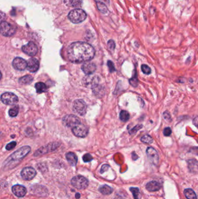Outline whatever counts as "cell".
Returning a JSON list of instances; mask_svg holds the SVG:
<instances>
[{
    "label": "cell",
    "instance_id": "obj_1",
    "mask_svg": "<svg viewBox=\"0 0 198 199\" xmlns=\"http://www.w3.org/2000/svg\"><path fill=\"white\" fill-rule=\"evenodd\" d=\"M95 51L94 47L86 42L78 41L71 44L68 48L69 60L73 63L87 62L94 57Z\"/></svg>",
    "mask_w": 198,
    "mask_h": 199
},
{
    "label": "cell",
    "instance_id": "obj_2",
    "mask_svg": "<svg viewBox=\"0 0 198 199\" xmlns=\"http://www.w3.org/2000/svg\"><path fill=\"white\" fill-rule=\"evenodd\" d=\"M30 150L31 148L28 146L20 148L16 152L12 153L4 161V167L8 168H12L15 167L29 153Z\"/></svg>",
    "mask_w": 198,
    "mask_h": 199
},
{
    "label": "cell",
    "instance_id": "obj_3",
    "mask_svg": "<svg viewBox=\"0 0 198 199\" xmlns=\"http://www.w3.org/2000/svg\"><path fill=\"white\" fill-rule=\"evenodd\" d=\"M68 18L73 24L82 23L87 18V13L82 9L77 8L72 10L69 15Z\"/></svg>",
    "mask_w": 198,
    "mask_h": 199
},
{
    "label": "cell",
    "instance_id": "obj_4",
    "mask_svg": "<svg viewBox=\"0 0 198 199\" xmlns=\"http://www.w3.org/2000/svg\"><path fill=\"white\" fill-rule=\"evenodd\" d=\"M71 183L76 189L82 190L87 187L88 181L82 176H77L72 179Z\"/></svg>",
    "mask_w": 198,
    "mask_h": 199
},
{
    "label": "cell",
    "instance_id": "obj_5",
    "mask_svg": "<svg viewBox=\"0 0 198 199\" xmlns=\"http://www.w3.org/2000/svg\"><path fill=\"white\" fill-rule=\"evenodd\" d=\"M0 30L1 35L6 37L12 36L16 32V28L14 26L5 21L1 22Z\"/></svg>",
    "mask_w": 198,
    "mask_h": 199
},
{
    "label": "cell",
    "instance_id": "obj_6",
    "mask_svg": "<svg viewBox=\"0 0 198 199\" xmlns=\"http://www.w3.org/2000/svg\"><path fill=\"white\" fill-rule=\"evenodd\" d=\"M62 122L65 126L73 128L77 124L80 123V120L79 117H77L76 115L70 114L66 115L63 118Z\"/></svg>",
    "mask_w": 198,
    "mask_h": 199
},
{
    "label": "cell",
    "instance_id": "obj_7",
    "mask_svg": "<svg viewBox=\"0 0 198 199\" xmlns=\"http://www.w3.org/2000/svg\"><path fill=\"white\" fill-rule=\"evenodd\" d=\"M1 101L6 105H14L19 101L17 96L11 92H6L1 96Z\"/></svg>",
    "mask_w": 198,
    "mask_h": 199
},
{
    "label": "cell",
    "instance_id": "obj_8",
    "mask_svg": "<svg viewBox=\"0 0 198 199\" xmlns=\"http://www.w3.org/2000/svg\"><path fill=\"white\" fill-rule=\"evenodd\" d=\"M72 130L73 133L79 137H85L88 133L87 127L82 123L77 124L75 127L72 128Z\"/></svg>",
    "mask_w": 198,
    "mask_h": 199
},
{
    "label": "cell",
    "instance_id": "obj_9",
    "mask_svg": "<svg viewBox=\"0 0 198 199\" xmlns=\"http://www.w3.org/2000/svg\"><path fill=\"white\" fill-rule=\"evenodd\" d=\"M87 108L86 103L82 100H76L74 102V111L81 116H83L86 114Z\"/></svg>",
    "mask_w": 198,
    "mask_h": 199
},
{
    "label": "cell",
    "instance_id": "obj_10",
    "mask_svg": "<svg viewBox=\"0 0 198 199\" xmlns=\"http://www.w3.org/2000/svg\"><path fill=\"white\" fill-rule=\"evenodd\" d=\"M22 50L24 53L31 57L35 56L38 52L37 46L35 43L32 41H30L27 44L24 46L22 48Z\"/></svg>",
    "mask_w": 198,
    "mask_h": 199
},
{
    "label": "cell",
    "instance_id": "obj_11",
    "mask_svg": "<svg viewBox=\"0 0 198 199\" xmlns=\"http://www.w3.org/2000/svg\"><path fill=\"white\" fill-rule=\"evenodd\" d=\"M59 144L58 143H50V145H47V146L42 147H41L40 149L37 150L35 153V156H38L42 154H46L48 152H53L57 149V148L59 147Z\"/></svg>",
    "mask_w": 198,
    "mask_h": 199
},
{
    "label": "cell",
    "instance_id": "obj_12",
    "mask_svg": "<svg viewBox=\"0 0 198 199\" xmlns=\"http://www.w3.org/2000/svg\"><path fill=\"white\" fill-rule=\"evenodd\" d=\"M146 152L151 163L154 165H157L159 163V155L157 151L154 148L149 147L147 148Z\"/></svg>",
    "mask_w": 198,
    "mask_h": 199
},
{
    "label": "cell",
    "instance_id": "obj_13",
    "mask_svg": "<svg viewBox=\"0 0 198 199\" xmlns=\"http://www.w3.org/2000/svg\"><path fill=\"white\" fill-rule=\"evenodd\" d=\"M35 170L31 167H25L21 172V176L25 181H30L36 175Z\"/></svg>",
    "mask_w": 198,
    "mask_h": 199
},
{
    "label": "cell",
    "instance_id": "obj_14",
    "mask_svg": "<svg viewBox=\"0 0 198 199\" xmlns=\"http://www.w3.org/2000/svg\"><path fill=\"white\" fill-rule=\"evenodd\" d=\"M12 66L16 70H24L28 68V62L22 58L16 57L13 60Z\"/></svg>",
    "mask_w": 198,
    "mask_h": 199
},
{
    "label": "cell",
    "instance_id": "obj_15",
    "mask_svg": "<svg viewBox=\"0 0 198 199\" xmlns=\"http://www.w3.org/2000/svg\"><path fill=\"white\" fill-rule=\"evenodd\" d=\"M85 86L89 88H95L98 85V79L95 76H88L83 79Z\"/></svg>",
    "mask_w": 198,
    "mask_h": 199
},
{
    "label": "cell",
    "instance_id": "obj_16",
    "mask_svg": "<svg viewBox=\"0 0 198 199\" xmlns=\"http://www.w3.org/2000/svg\"><path fill=\"white\" fill-rule=\"evenodd\" d=\"M82 69L86 75H90L95 72L97 66L94 63L87 62L82 65Z\"/></svg>",
    "mask_w": 198,
    "mask_h": 199
},
{
    "label": "cell",
    "instance_id": "obj_17",
    "mask_svg": "<svg viewBox=\"0 0 198 199\" xmlns=\"http://www.w3.org/2000/svg\"><path fill=\"white\" fill-rule=\"evenodd\" d=\"M12 192L19 197H24L27 193L26 188L22 185H15L12 188Z\"/></svg>",
    "mask_w": 198,
    "mask_h": 199
},
{
    "label": "cell",
    "instance_id": "obj_18",
    "mask_svg": "<svg viewBox=\"0 0 198 199\" xmlns=\"http://www.w3.org/2000/svg\"><path fill=\"white\" fill-rule=\"evenodd\" d=\"M40 63L38 60L35 58H31L28 61L27 69L31 72H35L38 69Z\"/></svg>",
    "mask_w": 198,
    "mask_h": 199
},
{
    "label": "cell",
    "instance_id": "obj_19",
    "mask_svg": "<svg viewBox=\"0 0 198 199\" xmlns=\"http://www.w3.org/2000/svg\"><path fill=\"white\" fill-rule=\"evenodd\" d=\"M188 168L192 173H198V161L194 159L189 160L188 161Z\"/></svg>",
    "mask_w": 198,
    "mask_h": 199
},
{
    "label": "cell",
    "instance_id": "obj_20",
    "mask_svg": "<svg viewBox=\"0 0 198 199\" xmlns=\"http://www.w3.org/2000/svg\"><path fill=\"white\" fill-rule=\"evenodd\" d=\"M161 184L156 181H151L146 184V188L149 192H155L160 189Z\"/></svg>",
    "mask_w": 198,
    "mask_h": 199
},
{
    "label": "cell",
    "instance_id": "obj_21",
    "mask_svg": "<svg viewBox=\"0 0 198 199\" xmlns=\"http://www.w3.org/2000/svg\"><path fill=\"white\" fill-rule=\"evenodd\" d=\"M66 159L68 161V163H69L71 166H75L77 161H78V158L75 153L72 152H68L66 154Z\"/></svg>",
    "mask_w": 198,
    "mask_h": 199
},
{
    "label": "cell",
    "instance_id": "obj_22",
    "mask_svg": "<svg viewBox=\"0 0 198 199\" xmlns=\"http://www.w3.org/2000/svg\"><path fill=\"white\" fill-rule=\"evenodd\" d=\"M64 4L68 7L75 8L82 6V0H63Z\"/></svg>",
    "mask_w": 198,
    "mask_h": 199
},
{
    "label": "cell",
    "instance_id": "obj_23",
    "mask_svg": "<svg viewBox=\"0 0 198 199\" xmlns=\"http://www.w3.org/2000/svg\"><path fill=\"white\" fill-rule=\"evenodd\" d=\"M35 88L36 89V92L38 93H42L46 92L48 90L47 86L42 82H38L35 84Z\"/></svg>",
    "mask_w": 198,
    "mask_h": 199
},
{
    "label": "cell",
    "instance_id": "obj_24",
    "mask_svg": "<svg viewBox=\"0 0 198 199\" xmlns=\"http://www.w3.org/2000/svg\"><path fill=\"white\" fill-rule=\"evenodd\" d=\"M33 80V77L31 75H26L20 77L19 79V82L21 84H29Z\"/></svg>",
    "mask_w": 198,
    "mask_h": 199
},
{
    "label": "cell",
    "instance_id": "obj_25",
    "mask_svg": "<svg viewBox=\"0 0 198 199\" xmlns=\"http://www.w3.org/2000/svg\"><path fill=\"white\" fill-rule=\"evenodd\" d=\"M184 194L187 199H197L196 193L191 189H186L184 190Z\"/></svg>",
    "mask_w": 198,
    "mask_h": 199
},
{
    "label": "cell",
    "instance_id": "obj_26",
    "mask_svg": "<svg viewBox=\"0 0 198 199\" xmlns=\"http://www.w3.org/2000/svg\"><path fill=\"white\" fill-rule=\"evenodd\" d=\"M99 191L104 195H109L112 193L113 189L108 185H104L99 187Z\"/></svg>",
    "mask_w": 198,
    "mask_h": 199
},
{
    "label": "cell",
    "instance_id": "obj_27",
    "mask_svg": "<svg viewBox=\"0 0 198 199\" xmlns=\"http://www.w3.org/2000/svg\"><path fill=\"white\" fill-rule=\"evenodd\" d=\"M131 192L133 193L134 199H141V194L140 193V189L138 187H131L130 189Z\"/></svg>",
    "mask_w": 198,
    "mask_h": 199
},
{
    "label": "cell",
    "instance_id": "obj_28",
    "mask_svg": "<svg viewBox=\"0 0 198 199\" xmlns=\"http://www.w3.org/2000/svg\"><path fill=\"white\" fill-rule=\"evenodd\" d=\"M97 4L98 9L100 12L102 13L103 14H106L108 12V10L107 6H106V5L104 2L98 1V2H97Z\"/></svg>",
    "mask_w": 198,
    "mask_h": 199
},
{
    "label": "cell",
    "instance_id": "obj_29",
    "mask_svg": "<svg viewBox=\"0 0 198 199\" xmlns=\"http://www.w3.org/2000/svg\"><path fill=\"white\" fill-rule=\"evenodd\" d=\"M120 119L123 122H127L130 119V114L128 112L123 110L120 113Z\"/></svg>",
    "mask_w": 198,
    "mask_h": 199
},
{
    "label": "cell",
    "instance_id": "obj_30",
    "mask_svg": "<svg viewBox=\"0 0 198 199\" xmlns=\"http://www.w3.org/2000/svg\"><path fill=\"white\" fill-rule=\"evenodd\" d=\"M19 106H15L11 108L9 111V115L11 117H15L18 115L19 112Z\"/></svg>",
    "mask_w": 198,
    "mask_h": 199
},
{
    "label": "cell",
    "instance_id": "obj_31",
    "mask_svg": "<svg viewBox=\"0 0 198 199\" xmlns=\"http://www.w3.org/2000/svg\"><path fill=\"white\" fill-rule=\"evenodd\" d=\"M141 141L146 144H151L153 143V139L150 135H145L141 137Z\"/></svg>",
    "mask_w": 198,
    "mask_h": 199
},
{
    "label": "cell",
    "instance_id": "obj_32",
    "mask_svg": "<svg viewBox=\"0 0 198 199\" xmlns=\"http://www.w3.org/2000/svg\"><path fill=\"white\" fill-rule=\"evenodd\" d=\"M129 82H130V84L133 87H137L138 86V77H137V75L136 72L135 73V75L133 76V77L130 79Z\"/></svg>",
    "mask_w": 198,
    "mask_h": 199
},
{
    "label": "cell",
    "instance_id": "obj_33",
    "mask_svg": "<svg viewBox=\"0 0 198 199\" xmlns=\"http://www.w3.org/2000/svg\"><path fill=\"white\" fill-rule=\"evenodd\" d=\"M141 70L142 71V72L146 75H149L151 73V69L147 65H142Z\"/></svg>",
    "mask_w": 198,
    "mask_h": 199
},
{
    "label": "cell",
    "instance_id": "obj_34",
    "mask_svg": "<svg viewBox=\"0 0 198 199\" xmlns=\"http://www.w3.org/2000/svg\"><path fill=\"white\" fill-rule=\"evenodd\" d=\"M142 126H142V125H141V124H138V125L135 126L133 128H132V129H131V130L129 131L130 134L132 135V134L135 133L136 132H137V131H138L139 130L141 129V128H142Z\"/></svg>",
    "mask_w": 198,
    "mask_h": 199
},
{
    "label": "cell",
    "instance_id": "obj_35",
    "mask_svg": "<svg viewBox=\"0 0 198 199\" xmlns=\"http://www.w3.org/2000/svg\"><path fill=\"white\" fill-rule=\"evenodd\" d=\"M82 160H83L84 162L88 163V162L91 161L93 160V158L92 156L90 154L87 153V154H86L84 155V156L82 157Z\"/></svg>",
    "mask_w": 198,
    "mask_h": 199
},
{
    "label": "cell",
    "instance_id": "obj_36",
    "mask_svg": "<svg viewBox=\"0 0 198 199\" xmlns=\"http://www.w3.org/2000/svg\"><path fill=\"white\" fill-rule=\"evenodd\" d=\"M16 145V141H12L10 143L8 144L6 146V149L7 150H11L13 148H14Z\"/></svg>",
    "mask_w": 198,
    "mask_h": 199
},
{
    "label": "cell",
    "instance_id": "obj_37",
    "mask_svg": "<svg viewBox=\"0 0 198 199\" xmlns=\"http://www.w3.org/2000/svg\"><path fill=\"white\" fill-rule=\"evenodd\" d=\"M171 129L170 127H167L163 130V134L165 136H170L171 134Z\"/></svg>",
    "mask_w": 198,
    "mask_h": 199
},
{
    "label": "cell",
    "instance_id": "obj_38",
    "mask_svg": "<svg viewBox=\"0 0 198 199\" xmlns=\"http://www.w3.org/2000/svg\"><path fill=\"white\" fill-rule=\"evenodd\" d=\"M163 118H164V119H166L167 121H171V115L170 114L169 111H166L164 112L163 114Z\"/></svg>",
    "mask_w": 198,
    "mask_h": 199
},
{
    "label": "cell",
    "instance_id": "obj_39",
    "mask_svg": "<svg viewBox=\"0 0 198 199\" xmlns=\"http://www.w3.org/2000/svg\"><path fill=\"white\" fill-rule=\"evenodd\" d=\"M108 48L111 50H114L115 48V43L113 40H109L108 43Z\"/></svg>",
    "mask_w": 198,
    "mask_h": 199
},
{
    "label": "cell",
    "instance_id": "obj_40",
    "mask_svg": "<svg viewBox=\"0 0 198 199\" xmlns=\"http://www.w3.org/2000/svg\"><path fill=\"white\" fill-rule=\"evenodd\" d=\"M108 66H109V70H110L111 72H114V71L116 70L113 63L112 61H108Z\"/></svg>",
    "mask_w": 198,
    "mask_h": 199
},
{
    "label": "cell",
    "instance_id": "obj_41",
    "mask_svg": "<svg viewBox=\"0 0 198 199\" xmlns=\"http://www.w3.org/2000/svg\"><path fill=\"white\" fill-rule=\"evenodd\" d=\"M193 123L198 128V117L195 118L193 120Z\"/></svg>",
    "mask_w": 198,
    "mask_h": 199
},
{
    "label": "cell",
    "instance_id": "obj_42",
    "mask_svg": "<svg viewBox=\"0 0 198 199\" xmlns=\"http://www.w3.org/2000/svg\"><path fill=\"white\" fill-rule=\"evenodd\" d=\"M80 197V193H76V199H79Z\"/></svg>",
    "mask_w": 198,
    "mask_h": 199
},
{
    "label": "cell",
    "instance_id": "obj_43",
    "mask_svg": "<svg viewBox=\"0 0 198 199\" xmlns=\"http://www.w3.org/2000/svg\"><path fill=\"white\" fill-rule=\"evenodd\" d=\"M114 199H124L123 197H120V196H116L115 198Z\"/></svg>",
    "mask_w": 198,
    "mask_h": 199
},
{
    "label": "cell",
    "instance_id": "obj_44",
    "mask_svg": "<svg viewBox=\"0 0 198 199\" xmlns=\"http://www.w3.org/2000/svg\"><path fill=\"white\" fill-rule=\"evenodd\" d=\"M104 1H105V2H108L109 3V0H104Z\"/></svg>",
    "mask_w": 198,
    "mask_h": 199
}]
</instances>
